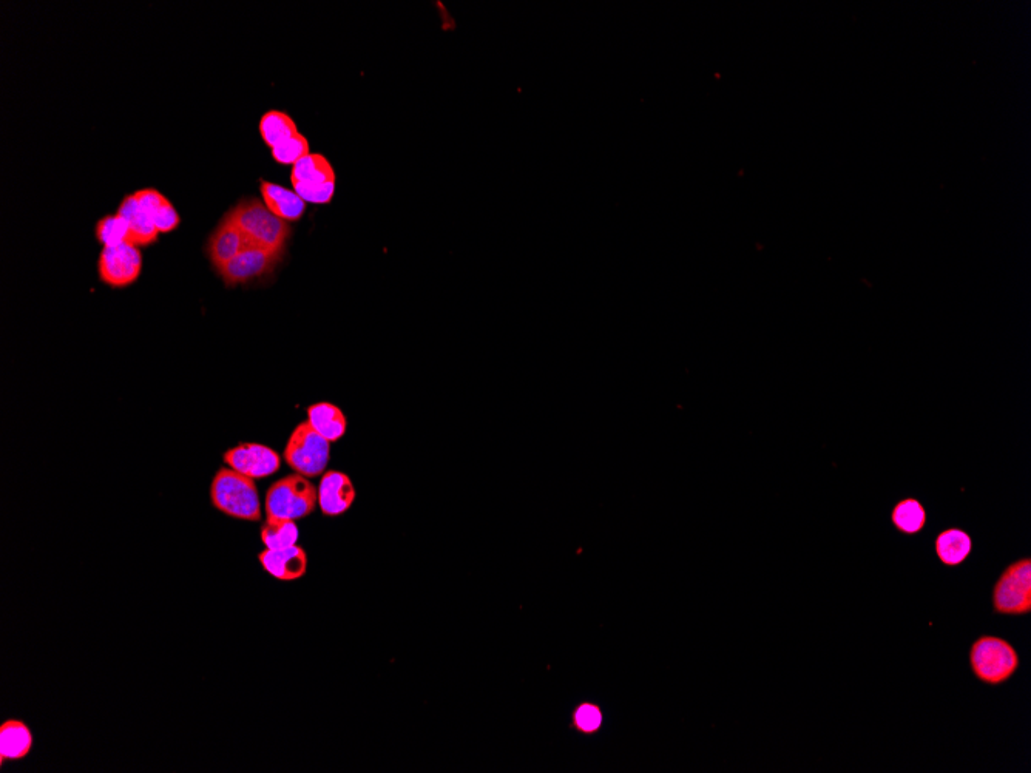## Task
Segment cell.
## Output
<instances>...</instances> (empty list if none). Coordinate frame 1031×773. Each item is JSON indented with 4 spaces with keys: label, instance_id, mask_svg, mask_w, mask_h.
<instances>
[{
    "label": "cell",
    "instance_id": "d4e9b609",
    "mask_svg": "<svg viewBox=\"0 0 1031 773\" xmlns=\"http://www.w3.org/2000/svg\"><path fill=\"white\" fill-rule=\"evenodd\" d=\"M576 724L584 732H593L601 724V713L596 707L582 706L575 715Z\"/></svg>",
    "mask_w": 1031,
    "mask_h": 773
},
{
    "label": "cell",
    "instance_id": "cb8c5ba5",
    "mask_svg": "<svg viewBox=\"0 0 1031 773\" xmlns=\"http://www.w3.org/2000/svg\"><path fill=\"white\" fill-rule=\"evenodd\" d=\"M295 192L300 195L301 200L311 204L331 203L335 195V183L323 184V186H294Z\"/></svg>",
    "mask_w": 1031,
    "mask_h": 773
},
{
    "label": "cell",
    "instance_id": "7402d4cb",
    "mask_svg": "<svg viewBox=\"0 0 1031 773\" xmlns=\"http://www.w3.org/2000/svg\"><path fill=\"white\" fill-rule=\"evenodd\" d=\"M95 235L99 243L104 247L121 246L130 243L129 223L124 218L115 215H107L96 223Z\"/></svg>",
    "mask_w": 1031,
    "mask_h": 773
},
{
    "label": "cell",
    "instance_id": "6da1fadb",
    "mask_svg": "<svg viewBox=\"0 0 1031 773\" xmlns=\"http://www.w3.org/2000/svg\"><path fill=\"white\" fill-rule=\"evenodd\" d=\"M210 500L226 516L260 522L261 502L255 480L230 468H221L212 480Z\"/></svg>",
    "mask_w": 1031,
    "mask_h": 773
},
{
    "label": "cell",
    "instance_id": "7c38bea8",
    "mask_svg": "<svg viewBox=\"0 0 1031 773\" xmlns=\"http://www.w3.org/2000/svg\"><path fill=\"white\" fill-rule=\"evenodd\" d=\"M258 559H260L264 571L278 581H297V579L303 578L308 571V554L298 545L283 548V550L266 548L263 553H260Z\"/></svg>",
    "mask_w": 1031,
    "mask_h": 773
},
{
    "label": "cell",
    "instance_id": "ba28073f",
    "mask_svg": "<svg viewBox=\"0 0 1031 773\" xmlns=\"http://www.w3.org/2000/svg\"><path fill=\"white\" fill-rule=\"evenodd\" d=\"M284 250L264 249V247L249 246L244 249L238 257L221 267L218 274L223 278L226 286L232 287L237 284L249 283L255 278L272 274L275 267L283 258Z\"/></svg>",
    "mask_w": 1031,
    "mask_h": 773
},
{
    "label": "cell",
    "instance_id": "8fae6325",
    "mask_svg": "<svg viewBox=\"0 0 1031 773\" xmlns=\"http://www.w3.org/2000/svg\"><path fill=\"white\" fill-rule=\"evenodd\" d=\"M357 491L348 474L342 471H328L318 485V507L325 516L337 517L345 514L355 502Z\"/></svg>",
    "mask_w": 1031,
    "mask_h": 773
},
{
    "label": "cell",
    "instance_id": "5bb4252c",
    "mask_svg": "<svg viewBox=\"0 0 1031 773\" xmlns=\"http://www.w3.org/2000/svg\"><path fill=\"white\" fill-rule=\"evenodd\" d=\"M119 217L129 223L130 243L135 246H150L158 241V229L144 210L139 207L135 195H127L118 207Z\"/></svg>",
    "mask_w": 1031,
    "mask_h": 773
},
{
    "label": "cell",
    "instance_id": "d6986e66",
    "mask_svg": "<svg viewBox=\"0 0 1031 773\" xmlns=\"http://www.w3.org/2000/svg\"><path fill=\"white\" fill-rule=\"evenodd\" d=\"M891 522L899 533L913 534L920 533L927 525V510L919 500L914 497H906L894 505L891 511Z\"/></svg>",
    "mask_w": 1031,
    "mask_h": 773
},
{
    "label": "cell",
    "instance_id": "e0dca14e",
    "mask_svg": "<svg viewBox=\"0 0 1031 773\" xmlns=\"http://www.w3.org/2000/svg\"><path fill=\"white\" fill-rule=\"evenodd\" d=\"M33 747V735L27 724L16 719L5 721L0 727V758L17 761L27 757Z\"/></svg>",
    "mask_w": 1031,
    "mask_h": 773
},
{
    "label": "cell",
    "instance_id": "30bf717a",
    "mask_svg": "<svg viewBox=\"0 0 1031 773\" xmlns=\"http://www.w3.org/2000/svg\"><path fill=\"white\" fill-rule=\"evenodd\" d=\"M249 246L252 244L227 213L207 240V255L213 267L220 271Z\"/></svg>",
    "mask_w": 1031,
    "mask_h": 773
},
{
    "label": "cell",
    "instance_id": "603a6c76",
    "mask_svg": "<svg viewBox=\"0 0 1031 773\" xmlns=\"http://www.w3.org/2000/svg\"><path fill=\"white\" fill-rule=\"evenodd\" d=\"M311 153L309 150V141L305 135L297 133V135L291 136L286 141L278 144L277 147L272 149V156L278 164L283 166H294L300 159L305 158Z\"/></svg>",
    "mask_w": 1031,
    "mask_h": 773
},
{
    "label": "cell",
    "instance_id": "8992f818",
    "mask_svg": "<svg viewBox=\"0 0 1031 773\" xmlns=\"http://www.w3.org/2000/svg\"><path fill=\"white\" fill-rule=\"evenodd\" d=\"M994 613L1005 616L1028 615L1031 611L1030 557L1008 565L993 588Z\"/></svg>",
    "mask_w": 1031,
    "mask_h": 773
},
{
    "label": "cell",
    "instance_id": "4fadbf2b",
    "mask_svg": "<svg viewBox=\"0 0 1031 773\" xmlns=\"http://www.w3.org/2000/svg\"><path fill=\"white\" fill-rule=\"evenodd\" d=\"M260 192L261 196H263V203L281 220L294 223V221L301 220V217L305 215L306 204L308 203L301 200L300 195L295 190H289L286 187L261 179Z\"/></svg>",
    "mask_w": 1031,
    "mask_h": 773
},
{
    "label": "cell",
    "instance_id": "9c48e42d",
    "mask_svg": "<svg viewBox=\"0 0 1031 773\" xmlns=\"http://www.w3.org/2000/svg\"><path fill=\"white\" fill-rule=\"evenodd\" d=\"M223 460L230 470L254 480L272 476L281 466V457L277 451L260 443H241L227 449Z\"/></svg>",
    "mask_w": 1031,
    "mask_h": 773
},
{
    "label": "cell",
    "instance_id": "277c9868",
    "mask_svg": "<svg viewBox=\"0 0 1031 773\" xmlns=\"http://www.w3.org/2000/svg\"><path fill=\"white\" fill-rule=\"evenodd\" d=\"M970 667L979 681L988 686H1001L1018 670L1019 655L1005 639L982 636L971 645Z\"/></svg>",
    "mask_w": 1031,
    "mask_h": 773
},
{
    "label": "cell",
    "instance_id": "52a82bcc",
    "mask_svg": "<svg viewBox=\"0 0 1031 773\" xmlns=\"http://www.w3.org/2000/svg\"><path fill=\"white\" fill-rule=\"evenodd\" d=\"M142 269V255L138 246L124 243L104 247L99 255L98 272L102 283L122 289L138 280Z\"/></svg>",
    "mask_w": 1031,
    "mask_h": 773
},
{
    "label": "cell",
    "instance_id": "3957f363",
    "mask_svg": "<svg viewBox=\"0 0 1031 773\" xmlns=\"http://www.w3.org/2000/svg\"><path fill=\"white\" fill-rule=\"evenodd\" d=\"M266 514L275 519H305L318 505V488L308 477L289 474L269 488L266 493Z\"/></svg>",
    "mask_w": 1031,
    "mask_h": 773
},
{
    "label": "cell",
    "instance_id": "ac0fdd59",
    "mask_svg": "<svg viewBox=\"0 0 1031 773\" xmlns=\"http://www.w3.org/2000/svg\"><path fill=\"white\" fill-rule=\"evenodd\" d=\"M292 186H323L335 183V172L326 156L320 153H309L292 166Z\"/></svg>",
    "mask_w": 1031,
    "mask_h": 773
},
{
    "label": "cell",
    "instance_id": "7a4b0ae2",
    "mask_svg": "<svg viewBox=\"0 0 1031 773\" xmlns=\"http://www.w3.org/2000/svg\"><path fill=\"white\" fill-rule=\"evenodd\" d=\"M229 217L240 227L252 246L284 250L291 237V224L274 215L266 204L257 198L240 201L230 210Z\"/></svg>",
    "mask_w": 1031,
    "mask_h": 773
},
{
    "label": "cell",
    "instance_id": "5b68a950",
    "mask_svg": "<svg viewBox=\"0 0 1031 773\" xmlns=\"http://www.w3.org/2000/svg\"><path fill=\"white\" fill-rule=\"evenodd\" d=\"M283 457L294 473L314 479L326 473L331 457V442L320 436L309 422H301L292 431Z\"/></svg>",
    "mask_w": 1031,
    "mask_h": 773
},
{
    "label": "cell",
    "instance_id": "9a60e30c",
    "mask_svg": "<svg viewBox=\"0 0 1031 773\" xmlns=\"http://www.w3.org/2000/svg\"><path fill=\"white\" fill-rule=\"evenodd\" d=\"M308 422L320 436L331 443L342 439L348 429V419L342 409L328 402L309 406Z\"/></svg>",
    "mask_w": 1031,
    "mask_h": 773
},
{
    "label": "cell",
    "instance_id": "44dd1931",
    "mask_svg": "<svg viewBox=\"0 0 1031 773\" xmlns=\"http://www.w3.org/2000/svg\"><path fill=\"white\" fill-rule=\"evenodd\" d=\"M297 133V124L288 113L272 110V112L264 113L261 118L260 135L264 144L271 149Z\"/></svg>",
    "mask_w": 1031,
    "mask_h": 773
},
{
    "label": "cell",
    "instance_id": "ffe728a7",
    "mask_svg": "<svg viewBox=\"0 0 1031 773\" xmlns=\"http://www.w3.org/2000/svg\"><path fill=\"white\" fill-rule=\"evenodd\" d=\"M298 527L295 520L268 517L261 527V542L268 550H283L297 545Z\"/></svg>",
    "mask_w": 1031,
    "mask_h": 773
},
{
    "label": "cell",
    "instance_id": "2e32d148",
    "mask_svg": "<svg viewBox=\"0 0 1031 773\" xmlns=\"http://www.w3.org/2000/svg\"><path fill=\"white\" fill-rule=\"evenodd\" d=\"M937 557L947 567L964 564L973 551V539L967 531L959 528H948L937 534L934 541Z\"/></svg>",
    "mask_w": 1031,
    "mask_h": 773
}]
</instances>
